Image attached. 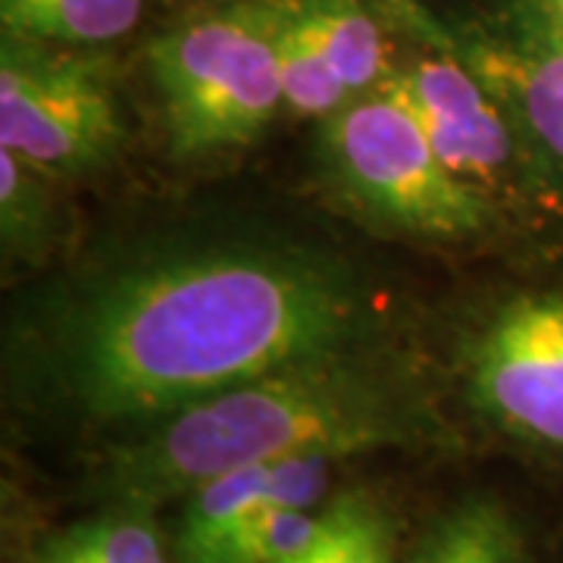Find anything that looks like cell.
Here are the masks:
<instances>
[{
  "mask_svg": "<svg viewBox=\"0 0 563 563\" xmlns=\"http://www.w3.org/2000/svg\"><path fill=\"white\" fill-rule=\"evenodd\" d=\"M401 563H532V554L507 504L470 495L439 514Z\"/></svg>",
  "mask_w": 563,
  "mask_h": 563,
  "instance_id": "11",
  "label": "cell"
},
{
  "mask_svg": "<svg viewBox=\"0 0 563 563\" xmlns=\"http://www.w3.org/2000/svg\"><path fill=\"white\" fill-rule=\"evenodd\" d=\"M285 563H401L391 514L366 492H344L322 507L317 539Z\"/></svg>",
  "mask_w": 563,
  "mask_h": 563,
  "instance_id": "14",
  "label": "cell"
},
{
  "mask_svg": "<svg viewBox=\"0 0 563 563\" xmlns=\"http://www.w3.org/2000/svg\"><path fill=\"white\" fill-rule=\"evenodd\" d=\"M339 257L291 242L173 244L79 276L16 335L20 385L88 426H154L282 363L363 344Z\"/></svg>",
  "mask_w": 563,
  "mask_h": 563,
  "instance_id": "1",
  "label": "cell"
},
{
  "mask_svg": "<svg viewBox=\"0 0 563 563\" xmlns=\"http://www.w3.org/2000/svg\"><path fill=\"white\" fill-rule=\"evenodd\" d=\"M291 13L339 73L351 98L383 88L398 54L388 25L366 0H291Z\"/></svg>",
  "mask_w": 563,
  "mask_h": 563,
  "instance_id": "10",
  "label": "cell"
},
{
  "mask_svg": "<svg viewBox=\"0 0 563 563\" xmlns=\"http://www.w3.org/2000/svg\"><path fill=\"white\" fill-rule=\"evenodd\" d=\"M47 176L0 147V235L7 261H38L54 235V198Z\"/></svg>",
  "mask_w": 563,
  "mask_h": 563,
  "instance_id": "15",
  "label": "cell"
},
{
  "mask_svg": "<svg viewBox=\"0 0 563 563\" xmlns=\"http://www.w3.org/2000/svg\"><path fill=\"white\" fill-rule=\"evenodd\" d=\"M544 7L551 10V16L561 22V29H563V0H544Z\"/></svg>",
  "mask_w": 563,
  "mask_h": 563,
  "instance_id": "17",
  "label": "cell"
},
{
  "mask_svg": "<svg viewBox=\"0 0 563 563\" xmlns=\"http://www.w3.org/2000/svg\"><path fill=\"white\" fill-rule=\"evenodd\" d=\"M470 401L510 439L563 448V295H520L470 351Z\"/></svg>",
  "mask_w": 563,
  "mask_h": 563,
  "instance_id": "8",
  "label": "cell"
},
{
  "mask_svg": "<svg viewBox=\"0 0 563 563\" xmlns=\"http://www.w3.org/2000/svg\"><path fill=\"white\" fill-rule=\"evenodd\" d=\"M320 166L363 220L413 239H483L501 213L444 166L420 120L385 85L320 122Z\"/></svg>",
  "mask_w": 563,
  "mask_h": 563,
  "instance_id": "4",
  "label": "cell"
},
{
  "mask_svg": "<svg viewBox=\"0 0 563 563\" xmlns=\"http://www.w3.org/2000/svg\"><path fill=\"white\" fill-rule=\"evenodd\" d=\"M279 76L285 110H291L301 120H329L332 113L354 101L339 73L298 25L291 13V0L279 32Z\"/></svg>",
  "mask_w": 563,
  "mask_h": 563,
  "instance_id": "16",
  "label": "cell"
},
{
  "mask_svg": "<svg viewBox=\"0 0 563 563\" xmlns=\"http://www.w3.org/2000/svg\"><path fill=\"white\" fill-rule=\"evenodd\" d=\"M332 463L325 457L257 463L198 485L181 498L185 504L173 539L176 563H217L244 526L269 507H322L332 483Z\"/></svg>",
  "mask_w": 563,
  "mask_h": 563,
  "instance_id": "9",
  "label": "cell"
},
{
  "mask_svg": "<svg viewBox=\"0 0 563 563\" xmlns=\"http://www.w3.org/2000/svg\"><path fill=\"white\" fill-rule=\"evenodd\" d=\"M514 122L526 154L563 203V29L544 0H501L463 29L435 25Z\"/></svg>",
  "mask_w": 563,
  "mask_h": 563,
  "instance_id": "7",
  "label": "cell"
},
{
  "mask_svg": "<svg viewBox=\"0 0 563 563\" xmlns=\"http://www.w3.org/2000/svg\"><path fill=\"white\" fill-rule=\"evenodd\" d=\"M144 0H0L3 32L60 47H95L139 25Z\"/></svg>",
  "mask_w": 563,
  "mask_h": 563,
  "instance_id": "13",
  "label": "cell"
},
{
  "mask_svg": "<svg viewBox=\"0 0 563 563\" xmlns=\"http://www.w3.org/2000/svg\"><path fill=\"white\" fill-rule=\"evenodd\" d=\"M32 563H176L154 523L151 504L117 501L98 517L51 532Z\"/></svg>",
  "mask_w": 563,
  "mask_h": 563,
  "instance_id": "12",
  "label": "cell"
},
{
  "mask_svg": "<svg viewBox=\"0 0 563 563\" xmlns=\"http://www.w3.org/2000/svg\"><path fill=\"white\" fill-rule=\"evenodd\" d=\"M388 10L417 44L395 60L385 88L410 107L444 166L498 210L529 201L561 203L501 103L444 44L435 22L410 0H388Z\"/></svg>",
  "mask_w": 563,
  "mask_h": 563,
  "instance_id": "5",
  "label": "cell"
},
{
  "mask_svg": "<svg viewBox=\"0 0 563 563\" xmlns=\"http://www.w3.org/2000/svg\"><path fill=\"white\" fill-rule=\"evenodd\" d=\"M285 10L288 0H235L151 41L147 66L179 157L239 151L279 117Z\"/></svg>",
  "mask_w": 563,
  "mask_h": 563,
  "instance_id": "3",
  "label": "cell"
},
{
  "mask_svg": "<svg viewBox=\"0 0 563 563\" xmlns=\"http://www.w3.org/2000/svg\"><path fill=\"white\" fill-rule=\"evenodd\" d=\"M444 439L448 426L413 369L347 344L282 363L144 426L139 439L110 451L103 483L113 501L154 507L242 466L344 461Z\"/></svg>",
  "mask_w": 563,
  "mask_h": 563,
  "instance_id": "2",
  "label": "cell"
},
{
  "mask_svg": "<svg viewBox=\"0 0 563 563\" xmlns=\"http://www.w3.org/2000/svg\"><path fill=\"white\" fill-rule=\"evenodd\" d=\"M125 120L98 63L47 41L3 32L0 147L47 179H79L117 161Z\"/></svg>",
  "mask_w": 563,
  "mask_h": 563,
  "instance_id": "6",
  "label": "cell"
}]
</instances>
